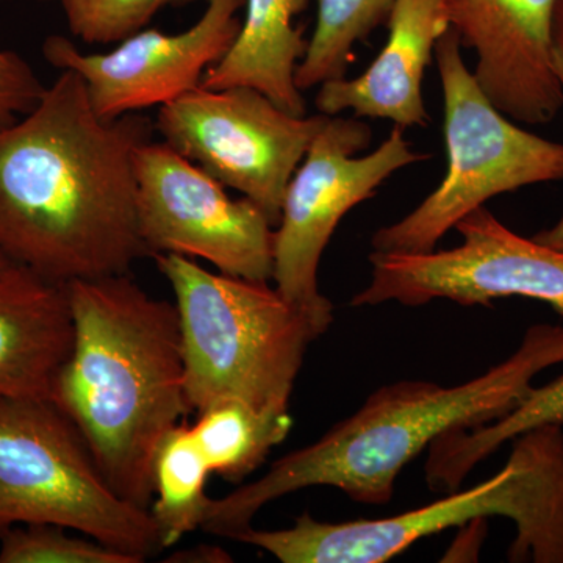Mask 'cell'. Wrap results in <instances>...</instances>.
<instances>
[{
    "label": "cell",
    "instance_id": "cell-1",
    "mask_svg": "<svg viewBox=\"0 0 563 563\" xmlns=\"http://www.w3.org/2000/svg\"><path fill=\"white\" fill-rule=\"evenodd\" d=\"M152 129L135 113L103 120L79 74L63 69L0 131V254L65 285L129 274L147 255L135 152Z\"/></svg>",
    "mask_w": 563,
    "mask_h": 563
},
{
    "label": "cell",
    "instance_id": "cell-2",
    "mask_svg": "<svg viewBox=\"0 0 563 563\" xmlns=\"http://www.w3.org/2000/svg\"><path fill=\"white\" fill-rule=\"evenodd\" d=\"M563 363V325L537 324L510 357L468 383L384 385L318 442L284 455L254 483L211 498L202 531L232 539L263 507L309 487H333L352 501H391L396 477L443 433L477 428L509 413L533 379Z\"/></svg>",
    "mask_w": 563,
    "mask_h": 563
},
{
    "label": "cell",
    "instance_id": "cell-3",
    "mask_svg": "<svg viewBox=\"0 0 563 563\" xmlns=\"http://www.w3.org/2000/svg\"><path fill=\"white\" fill-rule=\"evenodd\" d=\"M66 287L74 346L52 402L79 429L111 488L150 510L155 450L191 412L176 303L129 274Z\"/></svg>",
    "mask_w": 563,
    "mask_h": 563
},
{
    "label": "cell",
    "instance_id": "cell-4",
    "mask_svg": "<svg viewBox=\"0 0 563 563\" xmlns=\"http://www.w3.org/2000/svg\"><path fill=\"white\" fill-rule=\"evenodd\" d=\"M490 517L514 521L510 562L563 563V426L544 424L515 437L509 461L490 479L379 520L318 521L310 514L291 528L252 526L232 540L282 563H380L424 537Z\"/></svg>",
    "mask_w": 563,
    "mask_h": 563
},
{
    "label": "cell",
    "instance_id": "cell-5",
    "mask_svg": "<svg viewBox=\"0 0 563 563\" xmlns=\"http://www.w3.org/2000/svg\"><path fill=\"white\" fill-rule=\"evenodd\" d=\"M176 296L191 410L222 398L290 407L307 347L322 333L269 282L207 272L179 254L152 255Z\"/></svg>",
    "mask_w": 563,
    "mask_h": 563
},
{
    "label": "cell",
    "instance_id": "cell-6",
    "mask_svg": "<svg viewBox=\"0 0 563 563\" xmlns=\"http://www.w3.org/2000/svg\"><path fill=\"white\" fill-rule=\"evenodd\" d=\"M35 523L84 533L139 563L163 550L150 510L111 488L54 402L0 398V536Z\"/></svg>",
    "mask_w": 563,
    "mask_h": 563
},
{
    "label": "cell",
    "instance_id": "cell-7",
    "mask_svg": "<svg viewBox=\"0 0 563 563\" xmlns=\"http://www.w3.org/2000/svg\"><path fill=\"white\" fill-rule=\"evenodd\" d=\"M433 55L443 90L446 174L417 209L374 232L373 251L431 252L488 199L563 180V144L518 128L488 99L455 32L444 33Z\"/></svg>",
    "mask_w": 563,
    "mask_h": 563
},
{
    "label": "cell",
    "instance_id": "cell-8",
    "mask_svg": "<svg viewBox=\"0 0 563 563\" xmlns=\"http://www.w3.org/2000/svg\"><path fill=\"white\" fill-rule=\"evenodd\" d=\"M369 141L361 118L328 117L292 174L274 229V287L321 333L332 324L333 306L318 288V268L340 221L393 174L428 158L398 125L376 151L357 157Z\"/></svg>",
    "mask_w": 563,
    "mask_h": 563
},
{
    "label": "cell",
    "instance_id": "cell-9",
    "mask_svg": "<svg viewBox=\"0 0 563 563\" xmlns=\"http://www.w3.org/2000/svg\"><path fill=\"white\" fill-rule=\"evenodd\" d=\"M325 120L292 114L254 88L198 87L162 106L157 129L169 147L277 225L292 174Z\"/></svg>",
    "mask_w": 563,
    "mask_h": 563
},
{
    "label": "cell",
    "instance_id": "cell-10",
    "mask_svg": "<svg viewBox=\"0 0 563 563\" xmlns=\"http://www.w3.org/2000/svg\"><path fill=\"white\" fill-rule=\"evenodd\" d=\"M454 229L462 242L453 250L373 251L372 279L351 306L420 307L448 299L472 307L520 296L563 314V252L510 231L485 206L466 214Z\"/></svg>",
    "mask_w": 563,
    "mask_h": 563
},
{
    "label": "cell",
    "instance_id": "cell-11",
    "mask_svg": "<svg viewBox=\"0 0 563 563\" xmlns=\"http://www.w3.org/2000/svg\"><path fill=\"white\" fill-rule=\"evenodd\" d=\"M135 176L147 255L202 258L228 276L273 280L276 225L251 199L233 201L224 185L165 141L141 144Z\"/></svg>",
    "mask_w": 563,
    "mask_h": 563
},
{
    "label": "cell",
    "instance_id": "cell-12",
    "mask_svg": "<svg viewBox=\"0 0 563 563\" xmlns=\"http://www.w3.org/2000/svg\"><path fill=\"white\" fill-rule=\"evenodd\" d=\"M244 0H209L188 31H140L107 54H84L65 36H49L43 55L54 68L85 81L92 109L103 120L165 106L201 87L203 74L228 54L239 35Z\"/></svg>",
    "mask_w": 563,
    "mask_h": 563
},
{
    "label": "cell",
    "instance_id": "cell-13",
    "mask_svg": "<svg viewBox=\"0 0 563 563\" xmlns=\"http://www.w3.org/2000/svg\"><path fill=\"white\" fill-rule=\"evenodd\" d=\"M555 0H448L450 27L476 54L473 73L510 120L547 124L563 107L551 66Z\"/></svg>",
    "mask_w": 563,
    "mask_h": 563
},
{
    "label": "cell",
    "instance_id": "cell-14",
    "mask_svg": "<svg viewBox=\"0 0 563 563\" xmlns=\"http://www.w3.org/2000/svg\"><path fill=\"white\" fill-rule=\"evenodd\" d=\"M387 41L365 73L320 85L317 109L325 117L352 111L355 118L387 120L398 128H426L429 113L422 79L435 46L450 31L448 0H396Z\"/></svg>",
    "mask_w": 563,
    "mask_h": 563
},
{
    "label": "cell",
    "instance_id": "cell-15",
    "mask_svg": "<svg viewBox=\"0 0 563 563\" xmlns=\"http://www.w3.org/2000/svg\"><path fill=\"white\" fill-rule=\"evenodd\" d=\"M73 346L68 287L10 265L0 274V398L52 401Z\"/></svg>",
    "mask_w": 563,
    "mask_h": 563
},
{
    "label": "cell",
    "instance_id": "cell-16",
    "mask_svg": "<svg viewBox=\"0 0 563 563\" xmlns=\"http://www.w3.org/2000/svg\"><path fill=\"white\" fill-rule=\"evenodd\" d=\"M309 0H244L246 14L239 35L217 65L203 74L201 87L225 90L250 87L280 109L303 117L307 111L295 76L309 41L295 18Z\"/></svg>",
    "mask_w": 563,
    "mask_h": 563
},
{
    "label": "cell",
    "instance_id": "cell-17",
    "mask_svg": "<svg viewBox=\"0 0 563 563\" xmlns=\"http://www.w3.org/2000/svg\"><path fill=\"white\" fill-rule=\"evenodd\" d=\"M544 424L563 426V376L533 387L523 401L498 420L470 429H454L429 446L426 483L433 492L459 490L477 463L501 444Z\"/></svg>",
    "mask_w": 563,
    "mask_h": 563
},
{
    "label": "cell",
    "instance_id": "cell-18",
    "mask_svg": "<svg viewBox=\"0 0 563 563\" xmlns=\"http://www.w3.org/2000/svg\"><path fill=\"white\" fill-rule=\"evenodd\" d=\"M198 413L191 431L211 474L235 484L255 472L292 428L290 407L261 409L236 398L217 399Z\"/></svg>",
    "mask_w": 563,
    "mask_h": 563
},
{
    "label": "cell",
    "instance_id": "cell-19",
    "mask_svg": "<svg viewBox=\"0 0 563 563\" xmlns=\"http://www.w3.org/2000/svg\"><path fill=\"white\" fill-rule=\"evenodd\" d=\"M209 463L181 421L163 435L152 459V503L150 514L163 550L201 529L211 498L207 496Z\"/></svg>",
    "mask_w": 563,
    "mask_h": 563
},
{
    "label": "cell",
    "instance_id": "cell-20",
    "mask_svg": "<svg viewBox=\"0 0 563 563\" xmlns=\"http://www.w3.org/2000/svg\"><path fill=\"white\" fill-rule=\"evenodd\" d=\"M396 0H318L317 25L296 69V85L307 91L346 76L354 46L387 22Z\"/></svg>",
    "mask_w": 563,
    "mask_h": 563
},
{
    "label": "cell",
    "instance_id": "cell-21",
    "mask_svg": "<svg viewBox=\"0 0 563 563\" xmlns=\"http://www.w3.org/2000/svg\"><path fill=\"white\" fill-rule=\"evenodd\" d=\"M49 523L21 525L0 536V563H139L98 540Z\"/></svg>",
    "mask_w": 563,
    "mask_h": 563
},
{
    "label": "cell",
    "instance_id": "cell-22",
    "mask_svg": "<svg viewBox=\"0 0 563 563\" xmlns=\"http://www.w3.org/2000/svg\"><path fill=\"white\" fill-rule=\"evenodd\" d=\"M69 31L85 43H118L143 31L165 7L188 5L195 0H58Z\"/></svg>",
    "mask_w": 563,
    "mask_h": 563
},
{
    "label": "cell",
    "instance_id": "cell-23",
    "mask_svg": "<svg viewBox=\"0 0 563 563\" xmlns=\"http://www.w3.org/2000/svg\"><path fill=\"white\" fill-rule=\"evenodd\" d=\"M35 70L13 51H0V131L31 113L43 98Z\"/></svg>",
    "mask_w": 563,
    "mask_h": 563
},
{
    "label": "cell",
    "instance_id": "cell-24",
    "mask_svg": "<svg viewBox=\"0 0 563 563\" xmlns=\"http://www.w3.org/2000/svg\"><path fill=\"white\" fill-rule=\"evenodd\" d=\"M551 66L563 99V0H555L550 31Z\"/></svg>",
    "mask_w": 563,
    "mask_h": 563
},
{
    "label": "cell",
    "instance_id": "cell-25",
    "mask_svg": "<svg viewBox=\"0 0 563 563\" xmlns=\"http://www.w3.org/2000/svg\"><path fill=\"white\" fill-rule=\"evenodd\" d=\"M532 239L536 240V242L553 247V250L563 252V214L554 225L537 232Z\"/></svg>",
    "mask_w": 563,
    "mask_h": 563
},
{
    "label": "cell",
    "instance_id": "cell-26",
    "mask_svg": "<svg viewBox=\"0 0 563 563\" xmlns=\"http://www.w3.org/2000/svg\"><path fill=\"white\" fill-rule=\"evenodd\" d=\"M10 265H13V263H10L9 261H7L5 257H3L2 254H0V274L5 272V269L9 268Z\"/></svg>",
    "mask_w": 563,
    "mask_h": 563
},
{
    "label": "cell",
    "instance_id": "cell-27",
    "mask_svg": "<svg viewBox=\"0 0 563 563\" xmlns=\"http://www.w3.org/2000/svg\"><path fill=\"white\" fill-rule=\"evenodd\" d=\"M41 2H52V0H41Z\"/></svg>",
    "mask_w": 563,
    "mask_h": 563
}]
</instances>
